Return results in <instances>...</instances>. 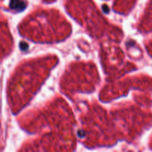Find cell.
I'll return each mask as SVG.
<instances>
[{
  "label": "cell",
  "mask_w": 152,
  "mask_h": 152,
  "mask_svg": "<svg viewBox=\"0 0 152 152\" xmlns=\"http://www.w3.org/2000/svg\"><path fill=\"white\" fill-rule=\"evenodd\" d=\"M20 48H21V49H22V50H25L26 49H28V45H27L25 42H22L20 44Z\"/></svg>",
  "instance_id": "7a4b0ae2"
},
{
  "label": "cell",
  "mask_w": 152,
  "mask_h": 152,
  "mask_svg": "<svg viewBox=\"0 0 152 152\" xmlns=\"http://www.w3.org/2000/svg\"><path fill=\"white\" fill-rule=\"evenodd\" d=\"M10 7L13 10L22 11L26 7V3L23 0H11L10 2Z\"/></svg>",
  "instance_id": "6da1fadb"
}]
</instances>
